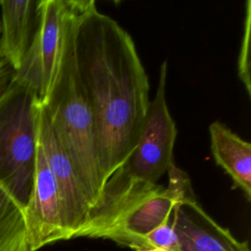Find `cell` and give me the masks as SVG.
<instances>
[{"label": "cell", "instance_id": "1", "mask_svg": "<svg viewBox=\"0 0 251 251\" xmlns=\"http://www.w3.org/2000/svg\"><path fill=\"white\" fill-rule=\"evenodd\" d=\"M75 52L104 184L138 144L150 104L149 80L131 36L93 0H79Z\"/></svg>", "mask_w": 251, "mask_h": 251}, {"label": "cell", "instance_id": "2", "mask_svg": "<svg viewBox=\"0 0 251 251\" xmlns=\"http://www.w3.org/2000/svg\"><path fill=\"white\" fill-rule=\"evenodd\" d=\"M78 3L79 0H67L68 10L57 74L49 94L41 104L91 207V221L103 179L95 148L92 115L75 63V35Z\"/></svg>", "mask_w": 251, "mask_h": 251}, {"label": "cell", "instance_id": "3", "mask_svg": "<svg viewBox=\"0 0 251 251\" xmlns=\"http://www.w3.org/2000/svg\"><path fill=\"white\" fill-rule=\"evenodd\" d=\"M159 71L157 90L150 101L138 144L104 182L83 236L93 238L110 226L130 202L157 186L160 177L174 163L176 126L166 100L167 61L161 64Z\"/></svg>", "mask_w": 251, "mask_h": 251}, {"label": "cell", "instance_id": "4", "mask_svg": "<svg viewBox=\"0 0 251 251\" xmlns=\"http://www.w3.org/2000/svg\"><path fill=\"white\" fill-rule=\"evenodd\" d=\"M39 103L15 75L0 98V186L24 211L33 186Z\"/></svg>", "mask_w": 251, "mask_h": 251}, {"label": "cell", "instance_id": "5", "mask_svg": "<svg viewBox=\"0 0 251 251\" xmlns=\"http://www.w3.org/2000/svg\"><path fill=\"white\" fill-rule=\"evenodd\" d=\"M167 186L155 188L128 204L103 230L93 238H107L135 250L147 249L145 235L168 223L175 207L182 200L194 196L188 175L174 163L168 171Z\"/></svg>", "mask_w": 251, "mask_h": 251}, {"label": "cell", "instance_id": "6", "mask_svg": "<svg viewBox=\"0 0 251 251\" xmlns=\"http://www.w3.org/2000/svg\"><path fill=\"white\" fill-rule=\"evenodd\" d=\"M67 0L37 1L36 26L21 69L15 76L29 86L42 103L54 82L59 65Z\"/></svg>", "mask_w": 251, "mask_h": 251}, {"label": "cell", "instance_id": "7", "mask_svg": "<svg viewBox=\"0 0 251 251\" xmlns=\"http://www.w3.org/2000/svg\"><path fill=\"white\" fill-rule=\"evenodd\" d=\"M38 142L54 176L62 210L65 240L82 236L91 215V207L79 185L73 165L60 145L43 104L37 113Z\"/></svg>", "mask_w": 251, "mask_h": 251}, {"label": "cell", "instance_id": "8", "mask_svg": "<svg viewBox=\"0 0 251 251\" xmlns=\"http://www.w3.org/2000/svg\"><path fill=\"white\" fill-rule=\"evenodd\" d=\"M24 216L29 251H37L47 244L65 240L58 188L39 142L32 191Z\"/></svg>", "mask_w": 251, "mask_h": 251}, {"label": "cell", "instance_id": "9", "mask_svg": "<svg viewBox=\"0 0 251 251\" xmlns=\"http://www.w3.org/2000/svg\"><path fill=\"white\" fill-rule=\"evenodd\" d=\"M172 226L179 251H250L246 241L237 240L203 210L195 195L175 207Z\"/></svg>", "mask_w": 251, "mask_h": 251}, {"label": "cell", "instance_id": "10", "mask_svg": "<svg viewBox=\"0 0 251 251\" xmlns=\"http://www.w3.org/2000/svg\"><path fill=\"white\" fill-rule=\"evenodd\" d=\"M0 58L18 72L30 46L37 14V1L0 0Z\"/></svg>", "mask_w": 251, "mask_h": 251}, {"label": "cell", "instance_id": "11", "mask_svg": "<svg viewBox=\"0 0 251 251\" xmlns=\"http://www.w3.org/2000/svg\"><path fill=\"white\" fill-rule=\"evenodd\" d=\"M211 152L215 162L232 179L233 186L251 199V144L241 139L225 124L209 126Z\"/></svg>", "mask_w": 251, "mask_h": 251}, {"label": "cell", "instance_id": "12", "mask_svg": "<svg viewBox=\"0 0 251 251\" xmlns=\"http://www.w3.org/2000/svg\"><path fill=\"white\" fill-rule=\"evenodd\" d=\"M0 251H29L24 210L1 186Z\"/></svg>", "mask_w": 251, "mask_h": 251}, {"label": "cell", "instance_id": "13", "mask_svg": "<svg viewBox=\"0 0 251 251\" xmlns=\"http://www.w3.org/2000/svg\"><path fill=\"white\" fill-rule=\"evenodd\" d=\"M250 26H251V1L246 2V14L244 21V32L241 42V48L238 57V76L245 86L247 93L251 94L250 81Z\"/></svg>", "mask_w": 251, "mask_h": 251}, {"label": "cell", "instance_id": "14", "mask_svg": "<svg viewBox=\"0 0 251 251\" xmlns=\"http://www.w3.org/2000/svg\"><path fill=\"white\" fill-rule=\"evenodd\" d=\"M173 217V216H172ZM147 249H160L162 251H179V243L171 220L157 227L144 237Z\"/></svg>", "mask_w": 251, "mask_h": 251}, {"label": "cell", "instance_id": "15", "mask_svg": "<svg viewBox=\"0 0 251 251\" xmlns=\"http://www.w3.org/2000/svg\"><path fill=\"white\" fill-rule=\"evenodd\" d=\"M16 72L11 65L0 58V98L12 81Z\"/></svg>", "mask_w": 251, "mask_h": 251}, {"label": "cell", "instance_id": "16", "mask_svg": "<svg viewBox=\"0 0 251 251\" xmlns=\"http://www.w3.org/2000/svg\"><path fill=\"white\" fill-rule=\"evenodd\" d=\"M136 251H162L160 249H142V250H136Z\"/></svg>", "mask_w": 251, "mask_h": 251}, {"label": "cell", "instance_id": "17", "mask_svg": "<svg viewBox=\"0 0 251 251\" xmlns=\"http://www.w3.org/2000/svg\"><path fill=\"white\" fill-rule=\"evenodd\" d=\"M0 35H1V22H0Z\"/></svg>", "mask_w": 251, "mask_h": 251}]
</instances>
